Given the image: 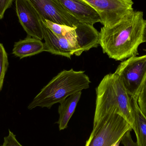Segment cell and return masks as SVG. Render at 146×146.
Returning a JSON list of instances; mask_svg holds the SVG:
<instances>
[{
    "label": "cell",
    "instance_id": "12",
    "mask_svg": "<svg viewBox=\"0 0 146 146\" xmlns=\"http://www.w3.org/2000/svg\"><path fill=\"white\" fill-rule=\"evenodd\" d=\"M81 94L82 92L76 93L60 103L58 108L59 118L56 122L59 125V130H64L67 128L68 122L74 112Z\"/></svg>",
    "mask_w": 146,
    "mask_h": 146
},
{
    "label": "cell",
    "instance_id": "4",
    "mask_svg": "<svg viewBox=\"0 0 146 146\" xmlns=\"http://www.w3.org/2000/svg\"><path fill=\"white\" fill-rule=\"evenodd\" d=\"M132 127L118 113L113 112L105 116L96 125L85 146H113L121 141Z\"/></svg>",
    "mask_w": 146,
    "mask_h": 146
},
{
    "label": "cell",
    "instance_id": "20",
    "mask_svg": "<svg viewBox=\"0 0 146 146\" xmlns=\"http://www.w3.org/2000/svg\"></svg>",
    "mask_w": 146,
    "mask_h": 146
},
{
    "label": "cell",
    "instance_id": "5",
    "mask_svg": "<svg viewBox=\"0 0 146 146\" xmlns=\"http://www.w3.org/2000/svg\"><path fill=\"white\" fill-rule=\"evenodd\" d=\"M115 73L120 77L129 96L137 100L146 79V55L128 58L121 63Z\"/></svg>",
    "mask_w": 146,
    "mask_h": 146
},
{
    "label": "cell",
    "instance_id": "14",
    "mask_svg": "<svg viewBox=\"0 0 146 146\" xmlns=\"http://www.w3.org/2000/svg\"><path fill=\"white\" fill-rule=\"evenodd\" d=\"M8 66L7 54L2 44L0 43V92L3 86L4 77Z\"/></svg>",
    "mask_w": 146,
    "mask_h": 146
},
{
    "label": "cell",
    "instance_id": "1",
    "mask_svg": "<svg viewBox=\"0 0 146 146\" xmlns=\"http://www.w3.org/2000/svg\"><path fill=\"white\" fill-rule=\"evenodd\" d=\"M146 27L143 12L133 10L117 24L102 27L99 44L104 53L116 61L136 56L144 43Z\"/></svg>",
    "mask_w": 146,
    "mask_h": 146
},
{
    "label": "cell",
    "instance_id": "3",
    "mask_svg": "<svg viewBox=\"0 0 146 146\" xmlns=\"http://www.w3.org/2000/svg\"><path fill=\"white\" fill-rule=\"evenodd\" d=\"M84 71L64 70L54 77L35 97L28 106L50 109L76 93L89 88L91 81Z\"/></svg>",
    "mask_w": 146,
    "mask_h": 146
},
{
    "label": "cell",
    "instance_id": "11",
    "mask_svg": "<svg viewBox=\"0 0 146 146\" xmlns=\"http://www.w3.org/2000/svg\"><path fill=\"white\" fill-rule=\"evenodd\" d=\"M44 51V44L42 40L28 36L15 43L12 54L22 59Z\"/></svg>",
    "mask_w": 146,
    "mask_h": 146
},
{
    "label": "cell",
    "instance_id": "9",
    "mask_svg": "<svg viewBox=\"0 0 146 146\" xmlns=\"http://www.w3.org/2000/svg\"><path fill=\"white\" fill-rule=\"evenodd\" d=\"M42 26L44 40V51L70 59L73 55L80 56L82 54L72 41L65 37L55 35L42 21Z\"/></svg>",
    "mask_w": 146,
    "mask_h": 146
},
{
    "label": "cell",
    "instance_id": "8",
    "mask_svg": "<svg viewBox=\"0 0 146 146\" xmlns=\"http://www.w3.org/2000/svg\"><path fill=\"white\" fill-rule=\"evenodd\" d=\"M15 4L20 23L28 36L43 39L41 18L34 7L27 0H15Z\"/></svg>",
    "mask_w": 146,
    "mask_h": 146
},
{
    "label": "cell",
    "instance_id": "10",
    "mask_svg": "<svg viewBox=\"0 0 146 146\" xmlns=\"http://www.w3.org/2000/svg\"><path fill=\"white\" fill-rule=\"evenodd\" d=\"M66 10L79 22L94 25L101 23L99 15L82 0H59Z\"/></svg>",
    "mask_w": 146,
    "mask_h": 146
},
{
    "label": "cell",
    "instance_id": "16",
    "mask_svg": "<svg viewBox=\"0 0 146 146\" xmlns=\"http://www.w3.org/2000/svg\"><path fill=\"white\" fill-rule=\"evenodd\" d=\"M2 146H23L19 143L16 138V135L9 130V135L4 138V141Z\"/></svg>",
    "mask_w": 146,
    "mask_h": 146
},
{
    "label": "cell",
    "instance_id": "17",
    "mask_svg": "<svg viewBox=\"0 0 146 146\" xmlns=\"http://www.w3.org/2000/svg\"><path fill=\"white\" fill-rule=\"evenodd\" d=\"M131 131L129 130L125 133L122 138L121 142L124 146H139L137 142L133 141L130 133Z\"/></svg>",
    "mask_w": 146,
    "mask_h": 146
},
{
    "label": "cell",
    "instance_id": "19",
    "mask_svg": "<svg viewBox=\"0 0 146 146\" xmlns=\"http://www.w3.org/2000/svg\"><path fill=\"white\" fill-rule=\"evenodd\" d=\"M144 42L146 43V27L144 35Z\"/></svg>",
    "mask_w": 146,
    "mask_h": 146
},
{
    "label": "cell",
    "instance_id": "15",
    "mask_svg": "<svg viewBox=\"0 0 146 146\" xmlns=\"http://www.w3.org/2000/svg\"><path fill=\"white\" fill-rule=\"evenodd\" d=\"M137 101L141 111L146 117V79L140 91Z\"/></svg>",
    "mask_w": 146,
    "mask_h": 146
},
{
    "label": "cell",
    "instance_id": "2",
    "mask_svg": "<svg viewBox=\"0 0 146 146\" xmlns=\"http://www.w3.org/2000/svg\"><path fill=\"white\" fill-rule=\"evenodd\" d=\"M96 100L93 126L104 116L112 112L122 116L133 129L134 124L132 98L116 73L104 76L96 88Z\"/></svg>",
    "mask_w": 146,
    "mask_h": 146
},
{
    "label": "cell",
    "instance_id": "6",
    "mask_svg": "<svg viewBox=\"0 0 146 146\" xmlns=\"http://www.w3.org/2000/svg\"><path fill=\"white\" fill-rule=\"evenodd\" d=\"M99 15L104 27L118 23L133 11V0H82Z\"/></svg>",
    "mask_w": 146,
    "mask_h": 146
},
{
    "label": "cell",
    "instance_id": "13",
    "mask_svg": "<svg viewBox=\"0 0 146 146\" xmlns=\"http://www.w3.org/2000/svg\"><path fill=\"white\" fill-rule=\"evenodd\" d=\"M134 111V124L133 130L137 138L139 146H146V117L141 111L136 99L131 100Z\"/></svg>",
    "mask_w": 146,
    "mask_h": 146
},
{
    "label": "cell",
    "instance_id": "18",
    "mask_svg": "<svg viewBox=\"0 0 146 146\" xmlns=\"http://www.w3.org/2000/svg\"><path fill=\"white\" fill-rule=\"evenodd\" d=\"M14 0H0V19L4 17V13L8 9L11 7Z\"/></svg>",
    "mask_w": 146,
    "mask_h": 146
},
{
    "label": "cell",
    "instance_id": "7",
    "mask_svg": "<svg viewBox=\"0 0 146 146\" xmlns=\"http://www.w3.org/2000/svg\"><path fill=\"white\" fill-rule=\"evenodd\" d=\"M42 19L59 25L74 27L79 21L72 16L59 0H27Z\"/></svg>",
    "mask_w": 146,
    "mask_h": 146
}]
</instances>
